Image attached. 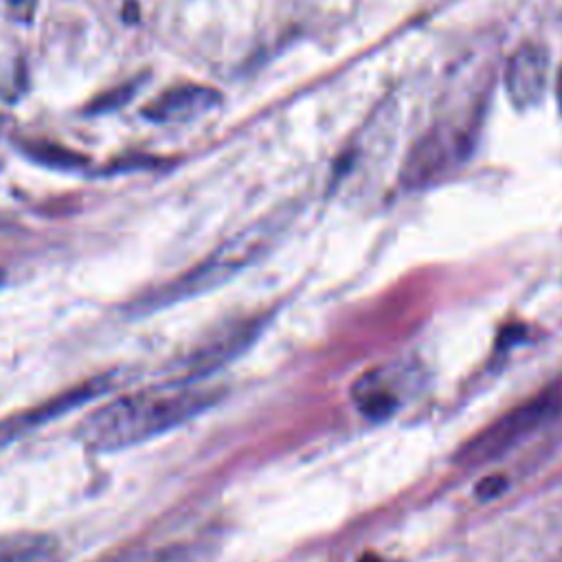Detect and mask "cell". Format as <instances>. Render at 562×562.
<instances>
[{
    "instance_id": "3957f363",
    "label": "cell",
    "mask_w": 562,
    "mask_h": 562,
    "mask_svg": "<svg viewBox=\"0 0 562 562\" xmlns=\"http://www.w3.org/2000/svg\"><path fill=\"white\" fill-rule=\"evenodd\" d=\"M470 145L472 134L465 127L441 123L428 130V134L417 140L402 165V184L408 189L432 184L465 160Z\"/></svg>"
},
{
    "instance_id": "277c9868",
    "label": "cell",
    "mask_w": 562,
    "mask_h": 562,
    "mask_svg": "<svg viewBox=\"0 0 562 562\" xmlns=\"http://www.w3.org/2000/svg\"><path fill=\"white\" fill-rule=\"evenodd\" d=\"M112 386V375H97L86 382H79L31 408L18 411L4 419H0V450L11 446L13 441L24 439L26 435L35 432L37 428L64 417L66 413L81 408L83 404L97 400L99 395L108 393Z\"/></svg>"
},
{
    "instance_id": "4fadbf2b",
    "label": "cell",
    "mask_w": 562,
    "mask_h": 562,
    "mask_svg": "<svg viewBox=\"0 0 562 562\" xmlns=\"http://www.w3.org/2000/svg\"><path fill=\"white\" fill-rule=\"evenodd\" d=\"M134 90H136V81H130V83H125V86H119L116 90H112V92L101 94L99 99H94V101L90 103V112H108V110H114V108L123 105L127 99H132Z\"/></svg>"
},
{
    "instance_id": "8fae6325",
    "label": "cell",
    "mask_w": 562,
    "mask_h": 562,
    "mask_svg": "<svg viewBox=\"0 0 562 562\" xmlns=\"http://www.w3.org/2000/svg\"><path fill=\"white\" fill-rule=\"evenodd\" d=\"M24 154L46 167L53 169H79L88 162V158L75 149H68L59 143L48 140H31L24 145Z\"/></svg>"
},
{
    "instance_id": "9c48e42d",
    "label": "cell",
    "mask_w": 562,
    "mask_h": 562,
    "mask_svg": "<svg viewBox=\"0 0 562 562\" xmlns=\"http://www.w3.org/2000/svg\"><path fill=\"white\" fill-rule=\"evenodd\" d=\"M59 547L44 533L0 536V562H57Z\"/></svg>"
},
{
    "instance_id": "ac0fdd59",
    "label": "cell",
    "mask_w": 562,
    "mask_h": 562,
    "mask_svg": "<svg viewBox=\"0 0 562 562\" xmlns=\"http://www.w3.org/2000/svg\"><path fill=\"white\" fill-rule=\"evenodd\" d=\"M2 281H4V274H2V272H0V285H2Z\"/></svg>"
},
{
    "instance_id": "5b68a950",
    "label": "cell",
    "mask_w": 562,
    "mask_h": 562,
    "mask_svg": "<svg viewBox=\"0 0 562 562\" xmlns=\"http://www.w3.org/2000/svg\"><path fill=\"white\" fill-rule=\"evenodd\" d=\"M547 413H549V397H538V400H531V402L522 404L520 408L507 413L496 424H492L490 428H485L483 432L472 437L461 448L459 459L463 463L474 465L479 461H487V459L498 457L501 452L509 450L512 443H516L527 432H531V428H536L544 419Z\"/></svg>"
},
{
    "instance_id": "7a4b0ae2",
    "label": "cell",
    "mask_w": 562,
    "mask_h": 562,
    "mask_svg": "<svg viewBox=\"0 0 562 562\" xmlns=\"http://www.w3.org/2000/svg\"><path fill=\"white\" fill-rule=\"evenodd\" d=\"M272 235L270 228H252L239 237H235L233 241H228L226 246H222L217 252H213L204 263H200L198 268H193L189 274L162 285L158 292L145 296L138 307L143 305V310H158L165 307L169 303L189 299L193 294H200L204 290H211L213 285L222 283L224 279H228L231 274H235L241 266H246L268 241V237Z\"/></svg>"
},
{
    "instance_id": "6da1fadb",
    "label": "cell",
    "mask_w": 562,
    "mask_h": 562,
    "mask_svg": "<svg viewBox=\"0 0 562 562\" xmlns=\"http://www.w3.org/2000/svg\"><path fill=\"white\" fill-rule=\"evenodd\" d=\"M215 397V391L189 389L187 384L121 395L83 417L77 437L94 450L130 448L200 415Z\"/></svg>"
},
{
    "instance_id": "e0dca14e",
    "label": "cell",
    "mask_w": 562,
    "mask_h": 562,
    "mask_svg": "<svg viewBox=\"0 0 562 562\" xmlns=\"http://www.w3.org/2000/svg\"><path fill=\"white\" fill-rule=\"evenodd\" d=\"M360 562H380L375 555H364Z\"/></svg>"
},
{
    "instance_id": "52a82bcc",
    "label": "cell",
    "mask_w": 562,
    "mask_h": 562,
    "mask_svg": "<svg viewBox=\"0 0 562 562\" xmlns=\"http://www.w3.org/2000/svg\"><path fill=\"white\" fill-rule=\"evenodd\" d=\"M220 101L222 94L211 86L180 83L151 99L143 108V116L156 123H182L217 108Z\"/></svg>"
},
{
    "instance_id": "ba28073f",
    "label": "cell",
    "mask_w": 562,
    "mask_h": 562,
    "mask_svg": "<svg viewBox=\"0 0 562 562\" xmlns=\"http://www.w3.org/2000/svg\"><path fill=\"white\" fill-rule=\"evenodd\" d=\"M248 340H250V327L239 325L237 329L224 331V334L215 336L213 340L195 347L189 356H184L176 364V375H178L180 384L187 380L206 375L209 371H215L226 360H231L235 353H239Z\"/></svg>"
},
{
    "instance_id": "7c38bea8",
    "label": "cell",
    "mask_w": 562,
    "mask_h": 562,
    "mask_svg": "<svg viewBox=\"0 0 562 562\" xmlns=\"http://www.w3.org/2000/svg\"><path fill=\"white\" fill-rule=\"evenodd\" d=\"M99 562H193V551L184 544H160V547H136L121 553L108 555Z\"/></svg>"
},
{
    "instance_id": "30bf717a",
    "label": "cell",
    "mask_w": 562,
    "mask_h": 562,
    "mask_svg": "<svg viewBox=\"0 0 562 562\" xmlns=\"http://www.w3.org/2000/svg\"><path fill=\"white\" fill-rule=\"evenodd\" d=\"M353 400L358 408L371 419L389 417L397 406V395L386 386L384 378L378 371L373 375H362L358 380L353 389Z\"/></svg>"
},
{
    "instance_id": "2e32d148",
    "label": "cell",
    "mask_w": 562,
    "mask_h": 562,
    "mask_svg": "<svg viewBox=\"0 0 562 562\" xmlns=\"http://www.w3.org/2000/svg\"><path fill=\"white\" fill-rule=\"evenodd\" d=\"M555 92H558V103H560V110H562V68L558 72V81H555Z\"/></svg>"
},
{
    "instance_id": "8992f818",
    "label": "cell",
    "mask_w": 562,
    "mask_h": 562,
    "mask_svg": "<svg viewBox=\"0 0 562 562\" xmlns=\"http://www.w3.org/2000/svg\"><path fill=\"white\" fill-rule=\"evenodd\" d=\"M549 83V53L538 42L520 44L505 66V90L509 101L525 110L536 105Z\"/></svg>"
},
{
    "instance_id": "9a60e30c",
    "label": "cell",
    "mask_w": 562,
    "mask_h": 562,
    "mask_svg": "<svg viewBox=\"0 0 562 562\" xmlns=\"http://www.w3.org/2000/svg\"><path fill=\"white\" fill-rule=\"evenodd\" d=\"M9 4H11L13 13H15L20 20H29V18L33 15V11H35L37 0H9Z\"/></svg>"
},
{
    "instance_id": "5bb4252c",
    "label": "cell",
    "mask_w": 562,
    "mask_h": 562,
    "mask_svg": "<svg viewBox=\"0 0 562 562\" xmlns=\"http://www.w3.org/2000/svg\"><path fill=\"white\" fill-rule=\"evenodd\" d=\"M505 487V481L501 476H487L479 483L476 487V494L483 496V498H490V496H496L501 490Z\"/></svg>"
}]
</instances>
